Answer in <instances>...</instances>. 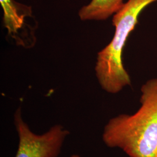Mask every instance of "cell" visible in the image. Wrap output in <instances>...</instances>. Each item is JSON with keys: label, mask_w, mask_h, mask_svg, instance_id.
Segmentation results:
<instances>
[{"label": "cell", "mask_w": 157, "mask_h": 157, "mask_svg": "<svg viewBox=\"0 0 157 157\" xmlns=\"http://www.w3.org/2000/svg\"><path fill=\"white\" fill-rule=\"evenodd\" d=\"M124 0H91L81 8L78 17L82 21H104L122 8Z\"/></svg>", "instance_id": "cell-5"}, {"label": "cell", "mask_w": 157, "mask_h": 157, "mask_svg": "<svg viewBox=\"0 0 157 157\" xmlns=\"http://www.w3.org/2000/svg\"><path fill=\"white\" fill-rule=\"evenodd\" d=\"M14 125L19 137L15 157H58L64 141L70 135L60 124L52 126L43 134L34 133L23 121L20 107L14 115Z\"/></svg>", "instance_id": "cell-3"}, {"label": "cell", "mask_w": 157, "mask_h": 157, "mask_svg": "<svg viewBox=\"0 0 157 157\" xmlns=\"http://www.w3.org/2000/svg\"><path fill=\"white\" fill-rule=\"evenodd\" d=\"M140 91L139 109L110 119L103 130L102 141L129 157H157V78L148 80Z\"/></svg>", "instance_id": "cell-1"}, {"label": "cell", "mask_w": 157, "mask_h": 157, "mask_svg": "<svg viewBox=\"0 0 157 157\" xmlns=\"http://www.w3.org/2000/svg\"><path fill=\"white\" fill-rule=\"evenodd\" d=\"M71 157H80L78 154H73Z\"/></svg>", "instance_id": "cell-6"}, {"label": "cell", "mask_w": 157, "mask_h": 157, "mask_svg": "<svg viewBox=\"0 0 157 157\" xmlns=\"http://www.w3.org/2000/svg\"><path fill=\"white\" fill-rule=\"evenodd\" d=\"M3 9V23L8 35L13 38L25 24V17L31 16V7L23 5L14 0H0Z\"/></svg>", "instance_id": "cell-4"}, {"label": "cell", "mask_w": 157, "mask_h": 157, "mask_svg": "<svg viewBox=\"0 0 157 157\" xmlns=\"http://www.w3.org/2000/svg\"><path fill=\"white\" fill-rule=\"evenodd\" d=\"M157 0H128L115 13L112 25L115 30L112 40L97 55L95 75L101 88L117 94L131 85L129 73L124 67L122 52L130 33L139 23V17L146 7Z\"/></svg>", "instance_id": "cell-2"}]
</instances>
